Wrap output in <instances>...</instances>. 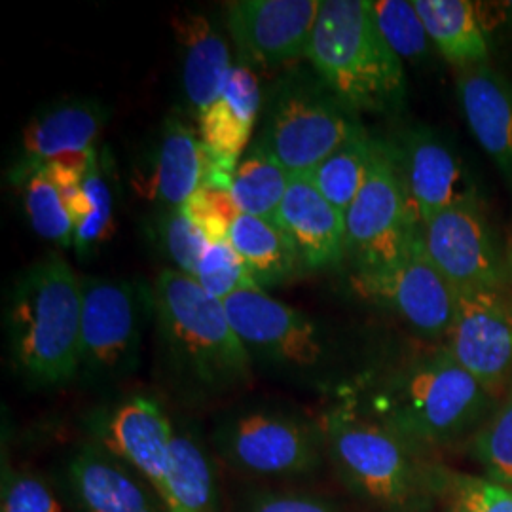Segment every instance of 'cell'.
I'll list each match as a JSON object with an SVG mask.
<instances>
[{"instance_id": "cell-1", "label": "cell", "mask_w": 512, "mask_h": 512, "mask_svg": "<svg viewBox=\"0 0 512 512\" xmlns=\"http://www.w3.org/2000/svg\"><path fill=\"white\" fill-rule=\"evenodd\" d=\"M152 317L165 368L186 393L224 395L251 382L255 365L224 304L192 275L171 268L158 274Z\"/></svg>"}, {"instance_id": "cell-2", "label": "cell", "mask_w": 512, "mask_h": 512, "mask_svg": "<svg viewBox=\"0 0 512 512\" xmlns=\"http://www.w3.org/2000/svg\"><path fill=\"white\" fill-rule=\"evenodd\" d=\"M82 285L69 262L48 255L12 283L4 329L19 378L35 387H59L80 374Z\"/></svg>"}, {"instance_id": "cell-3", "label": "cell", "mask_w": 512, "mask_h": 512, "mask_svg": "<svg viewBox=\"0 0 512 512\" xmlns=\"http://www.w3.org/2000/svg\"><path fill=\"white\" fill-rule=\"evenodd\" d=\"M306 57L313 73L355 114L403 109V59L382 35L372 0H321Z\"/></svg>"}, {"instance_id": "cell-4", "label": "cell", "mask_w": 512, "mask_h": 512, "mask_svg": "<svg viewBox=\"0 0 512 512\" xmlns=\"http://www.w3.org/2000/svg\"><path fill=\"white\" fill-rule=\"evenodd\" d=\"M492 393L444 346L384 374L372 391V418L410 446L461 439L486 416Z\"/></svg>"}, {"instance_id": "cell-5", "label": "cell", "mask_w": 512, "mask_h": 512, "mask_svg": "<svg viewBox=\"0 0 512 512\" xmlns=\"http://www.w3.org/2000/svg\"><path fill=\"white\" fill-rule=\"evenodd\" d=\"M313 69L293 67L264 93L255 143L270 150L293 177H308L361 128Z\"/></svg>"}, {"instance_id": "cell-6", "label": "cell", "mask_w": 512, "mask_h": 512, "mask_svg": "<svg viewBox=\"0 0 512 512\" xmlns=\"http://www.w3.org/2000/svg\"><path fill=\"white\" fill-rule=\"evenodd\" d=\"M222 304L256 368L294 384L315 382L325 370L329 334L310 313L275 300L258 287L238 291Z\"/></svg>"}, {"instance_id": "cell-7", "label": "cell", "mask_w": 512, "mask_h": 512, "mask_svg": "<svg viewBox=\"0 0 512 512\" xmlns=\"http://www.w3.org/2000/svg\"><path fill=\"white\" fill-rule=\"evenodd\" d=\"M321 431L342 475L372 503L404 511L418 497L420 478L410 444L380 421L342 404L325 414Z\"/></svg>"}, {"instance_id": "cell-8", "label": "cell", "mask_w": 512, "mask_h": 512, "mask_svg": "<svg viewBox=\"0 0 512 512\" xmlns=\"http://www.w3.org/2000/svg\"><path fill=\"white\" fill-rule=\"evenodd\" d=\"M80 378L112 384L139 363L141 334L152 315V287L110 277H80Z\"/></svg>"}, {"instance_id": "cell-9", "label": "cell", "mask_w": 512, "mask_h": 512, "mask_svg": "<svg viewBox=\"0 0 512 512\" xmlns=\"http://www.w3.org/2000/svg\"><path fill=\"white\" fill-rule=\"evenodd\" d=\"M344 215L348 258L355 274L395 264L420 236L421 226L406 198L387 139L376 137L365 184Z\"/></svg>"}, {"instance_id": "cell-10", "label": "cell", "mask_w": 512, "mask_h": 512, "mask_svg": "<svg viewBox=\"0 0 512 512\" xmlns=\"http://www.w3.org/2000/svg\"><path fill=\"white\" fill-rule=\"evenodd\" d=\"M355 291L395 313L416 334L446 338L452 327L458 291L425 253L421 236L395 264L376 272L353 274Z\"/></svg>"}, {"instance_id": "cell-11", "label": "cell", "mask_w": 512, "mask_h": 512, "mask_svg": "<svg viewBox=\"0 0 512 512\" xmlns=\"http://www.w3.org/2000/svg\"><path fill=\"white\" fill-rule=\"evenodd\" d=\"M215 442L234 467L253 475H300L319 463V437L310 423L272 408L228 416Z\"/></svg>"}, {"instance_id": "cell-12", "label": "cell", "mask_w": 512, "mask_h": 512, "mask_svg": "<svg viewBox=\"0 0 512 512\" xmlns=\"http://www.w3.org/2000/svg\"><path fill=\"white\" fill-rule=\"evenodd\" d=\"M387 145L420 226L444 209L480 203L473 173L439 131L408 126L387 139Z\"/></svg>"}, {"instance_id": "cell-13", "label": "cell", "mask_w": 512, "mask_h": 512, "mask_svg": "<svg viewBox=\"0 0 512 512\" xmlns=\"http://www.w3.org/2000/svg\"><path fill=\"white\" fill-rule=\"evenodd\" d=\"M431 262L456 291L507 289V264L480 203L440 211L420 230Z\"/></svg>"}, {"instance_id": "cell-14", "label": "cell", "mask_w": 512, "mask_h": 512, "mask_svg": "<svg viewBox=\"0 0 512 512\" xmlns=\"http://www.w3.org/2000/svg\"><path fill=\"white\" fill-rule=\"evenodd\" d=\"M321 0H232L228 35L247 67L277 69L306 57Z\"/></svg>"}, {"instance_id": "cell-15", "label": "cell", "mask_w": 512, "mask_h": 512, "mask_svg": "<svg viewBox=\"0 0 512 512\" xmlns=\"http://www.w3.org/2000/svg\"><path fill=\"white\" fill-rule=\"evenodd\" d=\"M444 349L490 393L512 376V294L507 289L458 291Z\"/></svg>"}, {"instance_id": "cell-16", "label": "cell", "mask_w": 512, "mask_h": 512, "mask_svg": "<svg viewBox=\"0 0 512 512\" xmlns=\"http://www.w3.org/2000/svg\"><path fill=\"white\" fill-rule=\"evenodd\" d=\"M109 118V107L92 97H65L40 107L21 131L8 175L92 152Z\"/></svg>"}, {"instance_id": "cell-17", "label": "cell", "mask_w": 512, "mask_h": 512, "mask_svg": "<svg viewBox=\"0 0 512 512\" xmlns=\"http://www.w3.org/2000/svg\"><path fill=\"white\" fill-rule=\"evenodd\" d=\"M213 171V158L203 147L198 129H192L181 116H167L158 139L137 175V192L154 211L181 209Z\"/></svg>"}, {"instance_id": "cell-18", "label": "cell", "mask_w": 512, "mask_h": 512, "mask_svg": "<svg viewBox=\"0 0 512 512\" xmlns=\"http://www.w3.org/2000/svg\"><path fill=\"white\" fill-rule=\"evenodd\" d=\"M171 439L173 425L164 408L143 395L118 404L101 427L103 448L143 476L164 505Z\"/></svg>"}, {"instance_id": "cell-19", "label": "cell", "mask_w": 512, "mask_h": 512, "mask_svg": "<svg viewBox=\"0 0 512 512\" xmlns=\"http://www.w3.org/2000/svg\"><path fill=\"white\" fill-rule=\"evenodd\" d=\"M274 220L293 243L304 272H327L348 258L346 215L308 177H293Z\"/></svg>"}, {"instance_id": "cell-20", "label": "cell", "mask_w": 512, "mask_h": 512, "mask_svg": "<svg viewBox=\"0 0 512 512\" xmlns=\"http://www.w3.org/2000/svg\"><path fill=\"white\" fill-rule=\"evenodd\" d=\"M458 101L476 143L512 194V78L490 63L458 71Z\"/></svg>"}, {"instance_id": "cell-21", "label": "cell", "mask_w": 512, "mask_h": 512, "mask_svg": "<svg viewBox=\"0 0 512 512\" xmlns=\"http://www.w3.org/2000/svg\"><path fill=\"white\" fill-rule=\"evenodd\" d=\"M264 95L255 71L234 63L219 99L196 120L198 135L213 164L222 171H236L241 156L253 143Z\"/></svg>"}, {"instance_id": "cell-22", "label": "cell", "mask_w": 512, "mask_h": 512, "mask_svg": "<svg viewBox=\"0 0 512 512\" xmlns=\"http://www.w3.org/2000/svg\"><path fill=\"white\" fill-rule=\"evenodd\" d=\"M181 52V86L188 112L198 120L224 90L232 73V52L215 23L202 12L183 10L173 19Z\"/></svg>"}, {"instance_id": "cell-23", "label": "cell", "mask_w": 512, "mask_h": 512, "mask_svg": "<svg viewBox=\"0 0 512 512\" xmlns=\"http://www.w3.org/2000/svg\"><path fill=\"white\" fill-rule=\"evenodd\" d=\"M109 450L84 446L69 467L71 484L86 512H167L160 495L129 473Z\"/></svg>"}, {"instance_id": "cell-24", "label": "cell", "mask_w": 512, "mask_h": 512, "mask_svg": "<svg viewBox=\"0 0 512 512\" xmlns=\"http://www.w3.org/2000/svg\"><path fill=\"white\" fill-rule=\"evenodd\" d=\"M431 44L450 65H486L490 42L480 14L469 0H412Z\"/></svg>"}, {"instance_id": "cell-25", "label": "cell", "mask_w": 512, "mask_h": 512, "mask_svg": "<svg viewBox=\"0 0 512 512\" xmlns=\"http://www.w3.org/2000/svg\"><path fill=\"white\" fill-rule=\"evenodd\" d=\"M228 241L260 291L285 285L304 272L293 243L274 219L239 215Z\"/></svg>"}, {"instance_id": "cell-26", "label": "cell", "mask_w": 512, "mask_h": 512, "mask_svg": "<svg viewBox=\"0 0 512 512\" xmlns=\"http://www.w3.org/2000/svg\"><path fill=\"white\" fill-rule=\"evenodd\" d=\"M293 175L270 150L251 143L232 177V198L241 215L274 219Z\"/></svg>"}, {"instance_id": "cell-27", "label": "cell", "mask_w": 512, "mask_h": 512, "mask_svg": "<svg viewBox=\"0 0 512 512\" xmlns=\"http://www.w3.org/2000/svg\"><path fill=\"white\" fill-rule=\"evenodd\" d=\"M167 512H213L215 482L202 446L188 433L173 429L167 469Z\"/></svg>"}, {"instance_id": "cell-28", "label": "cell", "mask_w": 512, "mask_h": 512, "mask_svg": "<svg viewBox=\"0 0 512 512\" xmlns=\"http://www.w3.org/2000/svg\"><path fill=\"white\" fill-rule=\"evenodd\" d=\"M374 145L376 137L368 135V131L361 126L308 175L315 188L344 213L365 184L374 156Z\"/></svg>"}, {"instance_id": "cell-29", "label": "cell", "mask_w": 512, "mask_h": 512, "mask_svg": "<svg viewBox=\"0 0 512 512\" xmlns=\"http://www.w3.org/2000/svg\"><path fill=\"white\" fill-rule=\"evenodd\" d=\"M21 194L23 213L33 232L59 247H74V220L44 167L8 175Z\"/></svg>"}, {"instance_id": "cell-30", "label": "cell", "mask_w": 512, "mask_h": 512, "mask_svg": "<svg viewBox=\"0 0 512 512\" xmlns=\"http://www.w3.org/2000/svg\"><path fill=\"white\" fill-rule=\"evenodd\" d=\"M148 238L156 251L181 274H196L203 253L211 245L202 230L186 217L183 209L152 211L148 219Z\"/></svg>"}, {"instance_id": "cell-31", "label": "cell", "mask_w": 512, "mask_h": 512, "mask_svg": "<svg viewBox=\"0 0 512 512\" xmlns=\"http://www.w3.org/2000/svg\"><path fill=\"white\" fill-rule=\"evenodd\" d=\"M82 188L86 194V215L76 226L74 249L78 255L88 256L109 238L114 219V194L99 152L82 177Z\"/></svg>"}, {"instance_id": "cell-32", "label": "cell", "mask_w": 512, "mask_h": 512, "mask_svg": "<svg viewBox=\"0 0 512 512\" xmlns=\"http://www.w3.org/2000/svg\"><path fill=\"white\" fill-rule=\"evenodd\" d=\"M372 10L387 44L403 61L420 63L429 55L431 40L412 2L372 0Z\"/></svg>"}, {"instance_id": "cell-33", "label": "cell", "mask_w": 512, "mask_h": 512, "mask_svg": "<svg viewBox=\"0 0 512 512\" xmlns=\"http://www.w3.org/2000/svg\"><path fill=\"white\" fill-rule=\"evenodd\" d=\"M473 452L492 482L512 488V391L478 429Z\"/></svg>"}, {"instance_id": "cell-34", "label": "cell", "mask_w": 512, "mask_h": 512, "mask_svg": "<svg viewBox=\"0 0 512 512\" xmlns=\"http://www.w3.org/2000/svg\"><path fill=\"white\" fill-rule=\"evenodd\" d=\"M194 279L202 285L205 293L215 296L220 302L238 291L256 287L241 256L236 253L228 239L211 243L207 247Z\"/></svg>"}, {"instance_id": "cell-35", "label": "cell", "mask_w": 512, "mask_h": 512, "mask_svg": "<svg viewBox=\"0 0 512 512\" xmlns=\"http://www.w3.org/2000/svg\"><path fill=\"white\" fill-rule=\"evenodd\" d=\"M230 190L232 188L226 184L207 181L181 207L186 217L202 230L209 243H219L228 239L232 224L241 215Z\"/></svg>"}, {"instance_id": "cell-36", "label": "cell", "mask_w": 512, "mask_h": 512, "mask_svg": "<svg viewBox=\"0 0 512 512\" xmlns=\"http://www.w3.org/2000/svg\"><path fill=\"white\" fill-rule=\"evenodd\" d=\"M0 511L63 512V507L42 480L4 467Z\"/></svg>"}, {"instance_id": "cell-37", "label": "cell", "mask_w": 512, "mask_h": 512, "mask_svg": "<svg viewBox=\"0 0 512 512\" xmlns=\"http://www.w3.org/2000/svg\"><path fill=\"white\" fill-rule=\"evenodd\" d=\"M459 499L465 512H512V488L497 482H465Z\"/></svg>"}, {"instance_id": "cell-38", "label": "cell", "mask_w": 512, "mask_h": 512, "mask_svg": "<svg viewBox=\"0 0 512 512\" xmlns=\"http://www.w3.org/2000/svg\"><path fill=\"white\" fill-rule=\"evenodd\" d=\"M247 512H334L327 503L298 494H262L253 499Z\"/></svg>"}, {"instance_id": "cell-39", "label": "cell", "mask_w": 512, "mask_h": 512, "mask_svg": "<svg viewBox=\"0 0 512 512\" xmlns=\"http://www.w3.org/2000/svg\"><path fill=\"white\" fill-rule=\"evenodd\" d=\"M505 264H507V291L512 294V241L505 253Z\"/></svg>"}, {"instance_id": "cell-40", "label": "cell", "mask_w": 512, "mask_h": 512, "mask_svg": "<svg viewBox=\"0 0 512 512\" xmlns=\"http://www.w3.org/2000/svg\"><path fill=\"white\" fill-rule=\"evenodd\" d=\"M503 6H505L503 10H505V14H507V18H509V23L512 25V2H505Z\"/></svg>"}, {"instance_id": "cell-41", "label": "cell", "mask_w": 512, "mask_h": 512, "mask_svg": "<svg viewBox=\"0 0 512 512\" xmlns=\"http://www.w3.org/2000/svg\"><path fill=\"white\" fill-rule=\"evenodd\" d=\"M454 512H465V511H463V509H458V511H454Z\"/></svg>"}]
</instances>
